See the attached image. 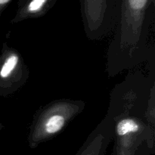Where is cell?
Listing matches in <instances>:
<instances>
[{
  "label": "cell",
  "instance_id": "6",
  "mask_svg": "<svg viewBox=\"0 0 155 155\" xmlns=\"http://www.w3.org/2000/svg\"><path fill=\"white\" fill-rule=\"evenodd\" d=\"M113 138V124L108 114L91 132L75 155H105Z\"/></svg>",
  "mask_w": 155,
  "mask_h": 155
},
{
  "label": "cell",
  "instance_id": "5",
  "mask_svg": "<svg viewBox=\"0 0 155 155\" xmlns=\"http://www.w3.org/2000/svg\"><path fill=\"white\" fill-rule=\"evenodd\" d=\"M30 71L22 54L4 42L0 54V97L19 91L28 81Z\"/></svg>",
  "mask_w": 155,
  "mask_h": 155
},
{
  "label": "cell",
  "instance_id": "2",
  "mask_svg": "<svg viewBox=\"0 0 155 155\" xmlns=\"http://www.w3.org/2000/svg\"><path fill=\"white\" fill-rule=\"evenodd\" d=\"M155 0H119L116 25L106 54V73L113 78L145 63L154 51L150 45Z\"/></svg>",
  "mask_w": 155,
  "mask_h": 155
},
{
  "label": "cell",
  "instance_id": "9",
  "mask_svg": "<svg viewBox=\"0 0 155 155\" xmlns=\"http://www.w3.org/2000/svg\"><path fill=\"white\" fill-rule=\"evenodd\" d=\"M3 128H4V126H3L2 124V123L0 122V132H1L2 130H3Z\"/></svg>",
  "mask_w": 155,
  "mask_h": 155
},
{
  "label": "cell",
  "instance_id": "1",
  "mask_svg": "<svg viewBox=\"0 0 155 155\" xmlns=\"http://www.w3.org/2000/svg\"><path fill=\"white\" fill-rule=\"evenodd\" d=\"M107 113L113 124L110 155L155 152V52L112 89Z\"/></svg>",
  "mask_w": 155,
  "mask_h": 155
},
{
  "label": "cell",
  "instance_id": "7",
  "mask_svg": "<svg viewBox=\"0 0 155 155\" xmlns=\"http://www.w3.org/2000/svg\"><path fill=\"white\" fill-rule=\"evenodd\" d=\"M58 0H18L11 24H16L30 19L45 16L56 5Z\"/></svg>",
  "mask_w": 155,
  "mask_h": 155
},
{
  "label": "cell",
  "instance_id": "8",
  "mask_svg": "<svg viewBox=\"0 0 155 155\" xmlns=\"http://www.w3.org/2000/svg\"><path fill=\"white\" fill-rule=\"evenodd\" d=\"M12 1V0H0V16L4 12V11L5 10L6 8L8 7V5L10 4Z\"/></svg>",
  "mask_w": 155,
  "mask_h": 155
},
{
  "label": "cell",
  "instance_id": "4",
  "mask_svg": "<svg viewBox=\"0 0 155 155\" xmlns=\"http://www.w3.org/2000/svg\"><path fill=\"white\" fill-rule=\"evenodd\" d=\"M119 0H80L83 30L91 41L102 40L113 33Z\"/></svg>",
  "mask_w": 155,
  "mask_h": 155
},
{
  "label": "cell",
  "instance_id": "3",
  "mask_svg": "<svg viewBox=\"0 0 155 155\" xmlns=\"http://www.w3.org/2000/svg\"><path fill=\"white\" fill-rule=\"evenodd\" d=\"M82 100L61 98L39 107L29 127L27 143L31 149L54 139L85 109Z\"/></svg>",
  "mask_w": 155,
  "mask_h": 155
}]
</instances>
